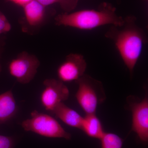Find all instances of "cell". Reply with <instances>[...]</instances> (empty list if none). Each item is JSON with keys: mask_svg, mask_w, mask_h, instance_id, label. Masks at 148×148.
Instances as JSON below:
<instances>
[{"mask_svg": "<svg viewBox=\"0 0 148 148\" xmlns=\"http://www.w3.org/2000/svg\"><path fill=\"white\" fill-rule=\"evenodd\" d=\"M136 21L135 16H126L121 26H111L105 34L113 42L130 77L147 41L145 33Z\"/></svg>", "mask_w": 148, "mask_h": 148, "instance_id": "cell-1", "label": "cell"}, {"mask_svg": "<svg viewBox=\"0 0 148 148\" xmlns=\"http://www.w3.org/2000/svg\"><path fill=\"white\" fill-rule=\"evenodd\" d=\"M124 18L118 16L110 4L103 3L98 9L83 10L58 14L55 18L58 26L72 27L82 30H92L107 25L121 26Z\"/></svg>", "mask_w": 148, "mask_h": 148, "instance_id": "cell-2", "label": "cell"}, {"mask_svg": "<svg viewBox=\"0 0 148 148\" xmlns=\"http://www.w3.org/2000/svg\"><path fill=\"white\" fill-rule=\"evenodd\" d=\"M75 82L78 86L75 98L79 105L86 114H95L98 106L106 99L103 84L86 74Z\"/></svg>", "mask_w": 148, "mask_h": 148, "instance_id": "cell-3", "label": "cell"}, {"mask_svg": "<svg viewBox=\"0 0 148 148\" xmlns=\"http://www.w3.org/2000/svg\"><path fill=\"white\" fill-rule=\"evenodd\" d=\"M21 126L25 131L51 138L71 139V135L67 132L55 119L49 115L34 110L30 118L23 121Z\"/></svg>", "mask_w": 148, "mask_h": 148, "instance_id": "cell-4", "label": "cell"}, {"mask_svg": "<svg viewBox=\"0 0 148 148\" xmlns=\"http://www.w3.org/2000/svg\"><path fill=\"white\" fill-rule=\"evenodd\" d=\"M40 66L37 56L23 51L11 61L8 65V71L18 82L27 84L35 77Z\"/></svg>", "mask_w": 148, "mask_h": 148, "instance_id": "cell-5", "label": "cell"}, {"mask_svg": "<svg viewBox=\"0 0 148 148\" xmlns=\"http://www.w3.org/2000/svg\"><path fill=\"white\" fill-rule=\"evenodd\" d=\"M130 110L132 113V130L135 132L141 142H148V98L147 92L140 101L134 96L127 98Z\"/></svg>", "mask_w": 148, "mask_h": 148, "instance_id": "cell-6", "label": "cell"}, {"mask_svg": "<svg viewBox=\"0 0 148 148\" xmlns=\"http://www.w3.org/2000/svg\"><path fill=\"white\" fill-rule=\"evenodd\" d=\"M40 95L41 104L46 110L52 112L60 103L68 100L70 92L64 82L55 79H47Z\"/></svg>", "mask_w": 148, "mask_h": 148, "instance_id": "cell-7", "label": "cell"}, {"mask_svg": "<svg viewBox=\"0 0 148 148\" xmlns=\"http://www.w3.org/2000/svg\"><path fill=\"white\" fill-rule=\"evenodd\" d=\"M86 68L87 64L83 56L70 53L57 68L58 80L64 83L76 81L84 75Z\"/></svg>", "mask_w": 148, "mask_h": 148, "instance_id": "cell-8", "label": "cell"}, {"mask_svg": "<svg viewBox=\"0 0 148 148\" xmlns=\"http://www.w3.org/2000/svg\"><path fill=\"white\" fill-rule=\"evenodd\" d=\"M52 112L67 125L81 129L83 117L64 103H60L56 106Z\"/></svg>", "mask_w": 148, "mask_h": 148, "instance_id": "cell-9", "label": "cell"}, {"mask_svg": "<svg viewBox=\"0 0 148 148\" xmlns=\"http://www.w3.org/2000/svg\"><path fill=\"white\" fill-rule=\"evenodd\" d=\"M27 23L32 27L40 26L44 19L45 7L36 0H33L23 7Z\"/></svg>", "mask_w": 148, "mask_h": 148, "instance_id": "cell-10", "label": "cell"}, {"mask_svg": "<svg viewBox=\"0 0 148 148\" xmlns=\"http://www.w3.org/2000/svg\"><path fill=\"white\" fill-rule=\"evenodd\" d=\"M17 109L16 101L11 90L0 94V124L13 117Z\"/></svg>", "mask_w": 148, "mask_h": 148, "instance_id": "cell-11", "label": "cell"}, {"mask_svg": "<svg viewBox=\"0 0 148 148\" xmlns=\"http://www.w3.org/2000/svg\"><path fill=\"white\" fill-rule=\"evenodd\" d=\"M80 130L88 137L99 140L106 132L101 120L95 114H88L83 117Z\"/></svg>", "mask_w": 148, "mask_h": 148, "instance_id": "cell-12", "label": "cell"}, {"mask_svg": "<svg viewBox=\"0 0 148 148\" xmlns=\"http://www.w3.org/2000/svg\"><path fill=\"white\" fill-rule=\"evenodd\" d=\"M101 148H122L124 140L116 134L105 132L100 140Z\"/></svg>", "mask_w": 148, "mask_h": 148, "instance_id": "cell-13", "label": "cell"}, {"mask_svg": "<svg viewBox=\"0 0 148 148\" xmlns=\"http://www.w3.org/2000/svg\"><path fill=\"white\" fill-rule=\"evenodd\" d=\"M45 7L58 4L66 13L71 12L76 8L78 0H36Z\"/></svg>", "mask_w": 148, "mask_h": 148, "instance_id": "cell-14", "label": "cell"}, {"mask_svg": "<svg viewBox=\"0 0 148 148\" xmlns=\"http://www.w3.org/2000/svg\"><path fill=\"white\" fill-rule=\"evenodd\" d=\"M11 25L5 15L0 11V34L10 31Z\"/></svg>", "mask_w": 148, "mask_h": 148, "instance_id": "cell-15", "label": "cell"}, {"mask_svg": "<svg viewBox=\"0 0 148 148\" xmlns=\"http://www.w3.org/2000/svg\"><path fill=\"white\" fill-rule=\"evenodd\" d=\"M14 140L11 137L0 135V148H13Z\"/></svg>", "mask_w": 148, "mask_h": 148, "instance_id": "cell-16", "label": "cell"}, {"mask_svg": "<svg viewBox=\"0 0 148 148\" xmlns=\"http://www.w3.org/2000/svg\"><path fill=\"white\" fill-rule=\"evenodd\" d=\"M13 3L16 5L20 6L23 7L24 5L30 2L33 0H7Z\"/></svg>", "mask_w": 148, "mask_h": 148, "instance_id": "cell-17", "label": "cell"}, {"mask_svg": "<svg viewBox=\"0 0 148 148\" xmlns=\"http://www.w3.org/2000/svg\"><path fill=\"white\" fill-rule=\"evenodd\" d=\"M1 46H0V56H1ZM2 68L1 65V62H0V73H1V72Z\"/></svg>", "mask_w": 148, "mask_h": 148, "instance_id": "cell-18", "label": "cell"}]
</instances>
